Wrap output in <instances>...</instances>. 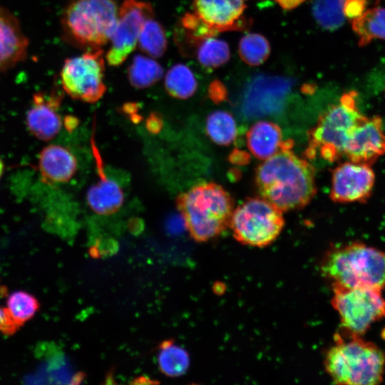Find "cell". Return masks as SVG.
Returning a JSON list of instances; mask_svg holds the SVG:
<instances>
[{
  "instance_id": "1",
  "label": "cell",
  "mask_w": 385,
  "mask_h": 385,
  "mask_svg": "<svg viewBox=\"0 0 385 385\" xmlns=\"http://www.w3.org/2000/svg\"><path fill=\"white\" fill-rule=\"evenodd\" d=\"M292 140L256 170L255 182L262 198L282 212L306 206L317 192L315 169L292 150Z\"/></svg>"
},
{
  "instance_id": "2",
  "label": "cell",
  "mask_w": 385,
  "mask_h": 385,
  "mask_svg": "<svg viewBox=\"0 0 385 385\" xmlns=\"http://www.w3.org/2000/svg\"><path fill=\"white\" fill-rule=\"evenodd\" d=\"M324 362L326 372L337 384L376 385L384 379L385 352L362 337L337 333Z\"/></svg>"
},
{
  "instance_id": "3",
  "label": "cell",
  "mask_w": 385,
  "mask_h": 385,
  "mask_svg": "<svg viewBox=\"0 0 385 385\" xmlns=\"http://www.w3.org/2000/svg\"><path fill=\"white\" fill-rule=\"evenodd\" d=\"M176 205L190 236L197 242H207L225 231L235 209L230 193L213 182L200 183L181 192Z\"/></svg>"
},
{
  "instance_id": "4",
  "label": "cell",
  "mask_w": 385,
  "mask_h": 385,
  "mask_svg": "<svg viewBox=\"0 0 385 385\" xmlns=\"http://www.w3.org/2000/svg\"><path fill=\"white\" fill-rule=\"evenodd\" d=\"M321 270L332 287L385 289V252L363 242L332 248Z\"/></svg>"
},
{
  "instance_id": "5",
  "label": "cell",
  "mask_w": 385,
  "mask_h": 385,
  "mask_svg": "<svg viewBox=\"0 0 385 385\" xmlns=\"http://www.w3.org/2000/svg\"><path fill=\"white\" fill-rule=\"evenodd\" d=\"M118 13L115 0H71L61 19L64 36L79 48H101L111 39Z\"/></svg>"
},
{
  "instance_id": "6",
  "label": "cell",
  "mask_w": 385,
  "mask_h": 385,
  "mask_svg": "<svg viewBox=\"0 0 385 385\" xmlns=\"http://www.w3.org/2000/svg\"><path fill=\"white\" fill-rule=\"evenodd\" d=\"M356 93L344 94L339 102L329 107L308 132L307 158L317 155L334 162L344 156L346 143L354 128L364 116L359 111Z\"/></svg>"
},
{
  "instance_id": "7",
  "label": "cell",
  "mask_w": 385,
  "mask_h": 385,
  "mask_svg": "<svg viewBox=\"0 0 385 385\" xmlns=\"http://www.w3.org/2000/svg\"><path fill=\"white\" fill-rule=\"evenodd\" d=\"M284 225L281 210L262 197H251L234 209L229 227L239 242L263 247L278 237Z\"/></svg>"
},
{
  "instance_id": "8",
  "label": "cell",
  "mask_w": 385,
  "mask_h": 385,
  "mask_svg": "<svg viewBox=\"0 0 385 385\" xmlns=\"http://www.w3.org/2000/svg\"><path fill=\"white\" fill-rule=\"evenodd\" d=\"M384 290L332 287L331 303L337 312L343 333L362 337L385 318Z\"/></svg>"
},
{
  "instance_id": "9",
  "label": "cell",
  "mask_w": 385,
  "mask_h": 385,
  "mask_svg": "<svg viewBox=\"0 0 385 385\" xmlns=\"http://www.w3.org/2000/svg\"><path fill=\"white\" fill-rule=\"evenodd\" d=\"M105 58L101 48L66 59L60 78L64 91L72 98L86 103L100 100L106 91Z\"/></svg>"
},
{
  "instance_id": "10",
  "label": "cell",
  "mask_w": 385,
  "mask_h": 385,
  "mask_svg": "<svg viewBox=\"0 0 385 385\" xmlns=\"http://www.w3.org/2000/svg\"><path fill=\"white\" fill-rule=\"evenodd\" d=\"M154 16L152 5L140 0H124L118 9L117 22L105 56L109 66L121 65L135 48L144 22Z\"/></svg>"
},
{
  "instance_id": "11",
  "label": "cell",
  "mask_w": 385,
  "mask_h": 385,
  "mask_svg": "<svg viewBox=\"0 0 385 385\" xmlns=\"http://www.w3.org/2000/svg\"><path fill=\"white\" fill-rule=\"evenodd\" d=\"M374 182L375 174L370 164L349 160L332 171L330 197L339 203L365 201Z\"/></svg>"
},
{
  "instance_id": "12",
  "label": "cell",
  "mask_w": 385,
  "mask_h": 385,
  "mask_svg": "<svg viewBox=\"0 0 385 385\" xmlns=\"http://www.w3.org/2000/svg\"><path fill=\"white\" fill-rule=\"evenodd\" d=\"M385 155V130L380 117L364 116L350 135L344 156L349 160L371 164Z\"/></svg>"
},
{
  "instance_id": "13",
  "label": "cell",
  "mask_w": 385,
  "mask_h": 385,
  "mask_svg": "<svg viewBox=\"0 0 385 385\" xmlns=\"http://www.w3.org/2000/svg\"><path fill=\"white\" fill-rule=\"evenodd\" d=\"M292 80L260 75L247 84L243 96V107L250 114L272 112L284 103L291 88Z\"/></svg>"
},
{
  "instance_id": "14",
  "label": "cell",
  "mask_w": 385,
  "mask_h": 385,
  "mask_svg": "<svg viewBox=\"0 0 385 385\" xmlns=\"http://www.w3.org/2000/svg\"><path fill=\"white\" fill-rule=\"evenodd\" d=\"M193 13L215 34L238 30L245 25V0H194Z\"/></svg>"
},
{
  "instance_id": "15",
  "label": "cell",
  "mask_w": 385,
  "mask_h": 385,
  "mask_svg": "<svg viewBox=\"0 0 385 385\" xmlns=\"http://www.w3.org/2000/svg\"><path fill=\"white\" fill-rule=\"evenodd\" d=\"M61 97L58 93L33 96L32 105L26 113V124L31 133L41 140L48 141L60 131L62 120L58 114Z\"/></svg>"
},
{
  "instance_id": "16",
  "label": "cell",
  "mask_w": 385,
  "mask_h": 385,
  "mask_svg": "<svg viewBox=\"0 0 385 385\" xmlns=\"http://www.w3.org/2000/svg\"><path fill=\"white\" fill-rule=\"evenodd\" d=\"M29 40L16 17L0 6V74L25 59Z\"/></svg>"
},
{
  "instance_id": "17",
  "label": "cell",
  "mask_w": 385,
  "mask_h": 385,
  "mask_svg": "<svg viewBox=\"0 0 385 385\" xmlns=\"http://www.w3.org/2000/svg\"><path fill=\"white\" fill-rule=\"evenodd\" d=\"M99 180L87 192L86 200L91 209L98 215H108L116 212L124 202V194L120 185L106 176L101 155L93 144Z\"/></svg>"
},
{
  "instance_id": "18",
  "label": "cell",
  "mask_w": 385,
  "mask_h": 385,
  "mask_svg": "<svg viewBox=\"0 0 385 385\" xmlns=\"http://www.w3.org/2000/svg\"><path fill=\"white\" fill-rule=\"evenodd\" d=\"M38 169L44 183H66L76 173L77 160L67 148L49 145L42 149L39 154Z\"/></svg>"
},
{
  "instance_id": "19",
  "label": "cell",
  "mask_w": 385,
  "mask_h": 385,
  "mask_svg": "<svg viewBox=\"0 0 385 385\" xmlns=\"http://www.w3.org/2000/svg\"><path fill=\"white\" fill-rule=\"evenodd\" d=\"M246 138L252 154L264 160L277 153L284 141L279 126L270 121L254 124L247 133Z\"/></svg>"
},
{
  "instance_id": "20",
  "label": "cell",
  "mask_w": 385,
  "mask_h": 385,
  "mask_svg": "<svg viewBox=\"0 0 385 385\" xmlns=\"http://www.w3.org/2000/svg\"><path fill=\"white\" fill-rule=\"evenodd\" d=\"M44 357L38 379L43 383L78 384L83 379L80 374H71V369L62 351L51 344L41 345Z\"/></svg>"
},
{
  "instance_id": "21",
  "label": "cell",
  "mask_w": 385,
  "mask_h": 385,
  "mask_svg": "<svg viewBox=\"0 0 385 385\" xmlns=\"http://www.w3.org/2000/svg\"><path fill=\"white\" fill-rule=\"evenodd\" d=\"M160 371L169 377H178L188 371L190 365L188 352L172 339L160 342L157 354Z\"/></svg>"
},
{
  "instance_id": "22",
  "label": "cell",
  "mask_w": 385,
  "mask_h": 385,
  "mask_svg": "<svg viewBox=\"0 0 385 385\" xmlns=\"http://www.w3.org/2000/svg\"><path fill=\"white\" fill-rule=\"evenodd\" d=\"M359 44L364 46L374 39H385V8L374 7L351 20Z\"/></svg>"
},
{
  "instance_id": "23",
  "label": "cell",
  "mask_w": 385,
  "mask_h": 385,
  "mask_svg": "<svg viewBox=\"0 0 385 385\" xmlns=\"http://www.w3.org/2000/svg\"><path fill=\"white\" fill-rule=\"evenodd\" d=\"M164 84L170 96L180 100L190 98L197 88L194 73L183 63L175 64L167 71Z\"/></svg>"
},
{
  "instance_id": "24",
  "label": "cell",
  "mask_w": 385,
  "mask_h": 385,
  "mask_svg": "<svg viewBox=\"0 0 385 385\" xmlns=\"http://www.w3.org/2000/svg\"><path fill=\"white\" fill-rule=\"evenodd\" d=\"M162 66L152 57L136 55L128 69V78L131 86L143 89L156 83L163 76Z\"/></svg>"
},
{
  "instance_id": "25",
  "label": "cell",
  "mask_w": 385,
  "mask_h": 385,
  "mask_svg": "<svg viewBox=\"0 0 385 385\" xmlns=\"http://www.w3.org/2000/svg\"><path fill=\"white\" fill-rule=\"evenodd\" d=\"M139 49L152 58H160L168 47L167 36L163 25L153 17L147 19L138 39Z\"/></svg>"
},
{
  "instance_id": "26",
  "label": "cell",
  "mask_w": 385,
  "mask_h": 385,
  "mask_svg": "<svg viewBox=\"0 0 385 385\" xmlns=\"http://www.w3.org/2000/svg\"><path fill=\"white\" fill-rule=\"evenodd\" d=\"M205 130L210 138L220 145L231 144L237 136L235 120L224 111H214L207 117Z\"/></svg>"
},
{
  "instance_id": "27",
  "label": "cell",
  "mask_w": 385,
  "mask_h": 385,
  "mask_svg": "<svg viewBox=\"0 0 385 385\" xmlns=\"http://www.w3.org/2000/svg\"><path fill=\"white\" fill-rule=\"evenodd\" d=\"M195 53L199 63L209 68L222 66L230 57L227 43L214 36L203 39L197 46Z\"/></svg>"
},
{
  "instance_id": "28",
  "label": "cell",
  "mask_w": 385,
  "mask_h": 385,
  "mask_svg": "<svg viewBox=\"0 0 385 385\" xmlns=\"http://www.w3.org/2000/svg\"><path fill=\"white\" fill-rule=\"evenodd\" d=\"M345 0H313L312 13L317 22L322 28L334 30L344 21Z\"/></svg>"
},
{
  "instance_id": "29",
  "label": "cell",
  "mask_w": 385,
  "mask_h": 385,
  "mask_svg": "<svg viewBox=\"0 0 385 385\" xmlns=\"http://www.w3.org/2000/svg\"><path fill=\"white\" fill-rule=\"evenodd\" d=\"M239 54L247 65L256 66L264 63L270 53L268 41L259 34H248L239 43Z\"/></svg>"
},
{
  "instance_id": "30",
  "label": "cell",
  "mask_w": 385,
  "mask_h": 385,
  "mask_svg": "<svg viewBox=\"0 0 385 385\" xmlns=\"http://www.w3.org/2000/svg\"><path fill=\"white\" fill-rule=\"evenodd\" d=\"M6 304L9 314L19 327L31 319L39 309V303L36 297L24 291L11 293Z\"/></svg>"
},
{
  "instance_id": "31",
  "label": "cell",
  "mask_w": 385,
  "mask_h": 385,
  "mask_svg": "<svg viewBox=\"0 0 385 385\" xmlns=\"http://www.w3.org/2000/svg\"><path fill=\"white\" fill-rule=\"evenodd\" d=\"M366 0H345L344 4V16L351 20L357 18L365 11Z\"/></svg>"
},
{
  "instance_id": "32",
  "label": "cell",
  "mask_w": 385,
  "mask_h": 385,
  "mask_svg": "<svg viewBox=\"0 0 385 385\" xmlns=\"http://www.w3.org/2000/svg\"><path fill=\"white\" fill-rule=\"evenodd\" d=\"M20 327L16 324L6 308H0V332L4 334H12Z\"/></svg>"
},
{
  "instance_id": "33",
  "label": "cell",
  "mask_w": 385,
  "mask_h": 385,
  "mask_svg": "<svg viewBox=\"0 0 385 385\" xmlns=\"http://www.w3.org/2000/svg\"><path fill=\"white\" fill-rule=\"evenodd\" d=\"M279 6L286 10L296 8L305 0H275Z\"/></svg>"
},
{
  "instance_id": "34",
  "label": "cell",
  "mask_w": 385,
  "mask_h": 385,
  "mask_svg": "<svg viewBox=\"0 0 385 385\" xmlns=\"http://www.w3.org/2000/svg\"><path fill=\"white\" fill-rule=\"evenodd\" d=\"M4 169V163H3L2 160H1V158H0V178H1V175H3Z\"/></svg>"
}]
</instances>
